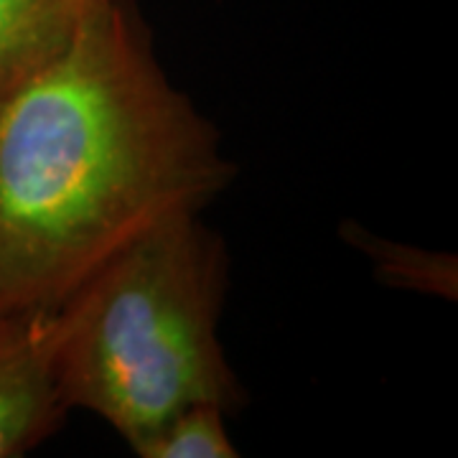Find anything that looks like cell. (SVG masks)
<instances>
[{
	"label": "cell",
	"mask_w": 458,
	"mask_h": 458,
	"mask_svg": "<svg viewBox=\"0 0 458 458\" xmlns=\"http://www.w3.org/2000/svg\"><path fill=\"white\" fill-rule=\"evenodd\" d=\"M132 0H95L0 99V313L56 309L105 262L234 179Z\"/></svg>",
	"instance_id": "obj_1"
},
{
	"label": "cell",
	"mask_w": 458,
	"mask_h": 458,
	"mask_svg": "<svg viewBox=\"0 0 458 458\" xmlns=\"http://www.w3.org/2000/svg\"><path fill=\"white\" fill-rule=\"evenodd\" d=\"M225 240L199 214L150 229L56 306L54 379L66 410L105 420L131 451L199 403H247L216 336Z\"/></svg>",
	"instance_id": "obj_2"
},
{
	"label": "cell",
	"mask_w": 458,
	"mask_h": 458,
	"mask_svg": "<svg viewBox=\"0 0 458 458\" xmlns=\"http://www.w3.org/2000/svg\"><path fill=\"white\" fill-rule=\"evenodd\" d=\"M54 344L56 309L0 313V458L26 456L64 426Z\"/></svg>",
	"instance_id": "obj_3"
},
{
	"label": "cell",
	"mask_w": 458,
	"mask_h": 458,
	"mask_svg": "<svg viewBox=\"0 0 458 458\" xmlns=\"http://www.w3.org/2000/svg\"><path fill=\"white\" fill-rule=\"evenodd\" d=\"M95 0H0V99L64 49Z\"/></svg>",
	"instance_id": "obj_4"
},
{
	"label": "cell",
	"mask_w": 458,
	"mask_h": 458,
	"mask_svg": "<svg viewBox=\"0 0 458 458\" xmlns=\"http://www.w3.org/2000/svg\"><path fill=\"white\" fill-rule=\"evenodd\" d=\"M344 234L352 245L364 250L375 262L377 278L393 288H410L423 293L456 298V258L441 252H426L418 247L397 245L387 240H377L364 229L346 225Z\"/></svg>",
	"instance_id": "obj_5"
},
{
	"label": "cell",
	"mask_w": 458,
	"mask_h": 458,
	"mask_svg": "<svg viewBox=\"0 0 458 458\" xmlns=\"http://www.w3.org/2000/svg\"><path fill=\"white\" fill-rule=\"evenodd\" d=\"M227 412L199 403L171 415L164 426L148 438L138 456L140 458H237L240 451L232 443L225 426Z\"/></svg>",
	"instance_id": "obj_6"
}]
</instances>
